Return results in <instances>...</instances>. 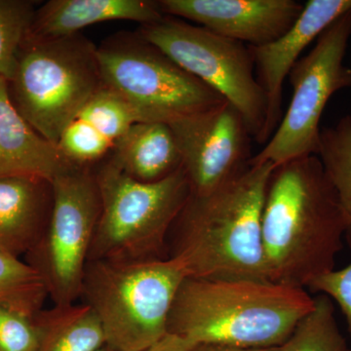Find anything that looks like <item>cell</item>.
<instances>
[{"label":"cell","mask_w":351,"mask_h":351,"mask_svg":"<svg viewBox=\"0 0 351 351\" xmlns=\"http://www.w3.org/2000/svg\"><path fill=\"white\" fill-rule=\"evenodd\" d=\"M57 145L51 144L20 114L0 78V178H38L52 182L73 169Z\"/></svg>","instance_id":"obj_15"},{"label":"cell","mask_w":351,"mask_h":351,"mask_svg":"<svg viewBox=\"0 0 351 351\" xmlns=\"http://www.w3.org/2000/svg\"><path fill=\"white\" fill-rule=\"evenodd\" d=\"M317 156L331 181L346 219L345 239L351 249V115L321 128Z\"/></svg>","instance_id":"obj_20"},{"label":"cell","mask_w":351,"mask_h":351,"mask_svg":"<svg viewBox=\"0 0 351 351\" xmlns=\"http://www.w3.org/2000/svg\"><path fill=\"white\" fill-rule=\"evenodd\" d=\"M165 16L197 23L209 31L249 46L282 36L301 15L295 0H160Z\"/></svg>","instance_id":"obj_12"},{"label":"cell","mask_w":351,"mask_h":351,"mask_svg":"<svg viewBox=\"0 0 351 351\" xmlns=\"http://www.w3.org/2000/svg\"><path fill=\"white\" fill-rule=\"evenodd\" d=\"M191 195H209L249 165L252 136L243 117L226 101L169 122Z\"/></svg>","instance_id":"obj_11"},{"label":"cell","mask_w":351,"mask_h":351,"mask_svg":"<svg viewBox=\"0 0 351 351\" xmlns=\"http://www.w3.org/2000/svg\"><path fill=\"white\" fill-rule=\"evenodd\" d=\"M38 351H96L106 345L96 314L85 304H54L34 316Z\"/></svg>","instance_id":"obj_19"},{"label":"cell","mask_w":351,"mask_h":351,"mask_svg":"<svg viewBox=\"0 0 351 351\" xmlns=\"http://www.w3.org/2000/svg\"><path fill=\"white\" fill-rule=\"evenodd\" d=\"M307 292L327 295L336 302L345 316L351 338V263L315 277L306 286Z\"/></svg>","instance_id":"obj_25"},{"label":"cell","mask_w":351,"mask_h":351,"mask_svg":"<svg viewBox=\"0 0 351 351\" xmlns=\"http://www.w3.org/2000/svg\"><path fill=\"white\" fill-rule=\"evenodd\" d=\"M189 348L184 339L168 332L160 341L143 351H189Z\"/></svg>","instance_id":"obj_26"},{"label":"cell","mask_w":351,"mask_h":351,"mask_svg":"<svg viewBox=\"0 0 351 351\" xmlns=\"http://www.w3.org/2000/svg\"><path fill=\"white\" fill-rule=\"evenodd\" d=\"M164 16L158 1L151 0H50L36 9L27 38H66L89 25L110 21L149 25Z\"/></svg>","instance_id":"obj_17"},{"label":"cell","mask_w":351,"mask_h":351,"mask_svg":"<svg viewBox=\"0 0 351 351\" xmlns=\"http://www.w3.org/2000/svg\"><path fill=\"white\" fill-rule=\"evenodd\" d=\"M138 34L230 104L263 144L267 103L249 46L170 16L141 25Z\"/></svg>","instance_id":"obj_8"},{"label":"cell","mask_w":351,"mask_h":351,"mask_svg":"<svg viewBox=\"0 0 351 351\" xmlns=\"http://www.w3.org/2000/svg\"><path fill=\"white\" fill-rule=\"evenodd\" d=\"M52 201L50 182L0 178V251L20 258L32 250L49 221Z\"/></svg>","instance_id":"obj_16"},{"label":"cell","mask_w":351,"mask_h":351,"mask_svg":"<svg viewBox=\"0 0 351 351\" xmlns=\"http://www.w3.org/2000/svg\"><path fill=\"white\" fill-rule=\"evenodd\" d=\"M346 219L317 156L274 166L262 214L267 278L306 289L335 269L343 247Z\"/></svg>","instance_id":"obj_1"},{"label":"cell","mask_w":351,"mask_h":351,"mask_svg":"<svg viewBox=\"0 0 351 351\" xmlns=\"http://www.w3.org/2000/svg\"><path fill=\"white\" fill-rule=\"evenodd\" d=\"M348 351H351V350H348Z\"/></svg>","instance_id":"obj_29"},{"label":"cell","mask_w":351,"mask_h":351,"mask_svg":"<svg viewBox=\"0 0 351 351\" xmlns=\"http://www.w3.org/2000/svg\"><path fill=\"white\" fill-rule=\"evenodd\" d=\"M96 351H117V350H113V348H110V346L105 345L104 346H101V348H99V350H96Z\"/></svg>","instance_id":"obj_28"},{"label":"cell","mask_w":351,"mask_h":351,"mask_svg":"<svg viewBox=\"0 0 351 351\" xmlns=\"http://www.w3.org/2000/svg\"><path fill=\"white\" fill-rule=\"evenodd\" d=\"M351 10V0H309L294 25L265 45L249 46L256 77L267 103L263 144H267L282 119L283 84L301 54L338 18Z\"/></svg>","instance_id":"obj_13"},{"label":"cell","mask_w":351,"mask_h":351,"mask_svg":"<svg viewBox=\"0 0 351 351\" xmlns=\"http://www.w3.org/2000/svg\"><path fill=\"white\" fill-rule=\"evenodd\" d=\"M137 122L141 121L135 110L119 95L101 86L69 121L57 147L73 167L93 169Z\"/></svg>","instance_id":"obj_14"},{"label":"cell","mask_w":351,"mask_h":351,"mask_svg":"<svg viewBox=\"0 0 351 351\" xmlns=\"http://www.w3.org/2000/svg\"><path fill=\"white\" fill-rule=\"evenodd\" d=\"M49 221L25 262L38 271L54 304L80 299L101 210L94 169L73 168L52 182Z\"/></svg>","instance_id":"obj_10"},{"label":"cell","mask_w":351,"mask_h":351,"mask_svg":"<svg viewBox=\"0 0 351 351\" xmlns=\"http://www.w3.org/2000/svg\"><path fill=\"white\" fill-rule=\"evenodd\" d=\"M94 173L101 210L88 261L167 258L171 228L191 195L182 167L156 182L136 181L108 159Z\"/></svg>","instance_id":"obj_5"},{"label":"cell","mask_w":351,"mask_h":351,"mask_svg":"<svg viewBox=\"0 0 351 351\" xmlns=\"http://www.w3.org/2000/svg\"><path fill=\"white\" fill-rule=\"evenodd\" d=\"M314 304L306 289L270 281L186 277L171 308L168 332L191 348H276Z\"/></svg>","instance_id":"obj_3"},{"label":"cell","mask_w":351,"mask_h":351,"mask_svg":"<svg viewBox=\"0 0 351 351\" xmlns=\"http://www.w3.org/2000/svg\"><path fill=\"white\" fill-rule=\"evenodd\" d=\"M14 107L51 144L101 86L97 46L82 34L27 38L7 82Z\"/></svg>","instance_id":"obj_6"},{"label":"cell","mask_w":351,"mask_h":351,"mask_svg":"<svg viewBox=\"0 0 351 351\" xmlns=\"http://www.w3.org/2000/svg\"><path fill=\"white\" fill-rule=\"evenodd\" d=\"M313 311L302 318L279 351H348L335 316L334 302L318 295Z\"/></svg>","instance_id":"obj_21"},{"label":"cell","mask_w":351,"mask_h":351,"mask_svg":"<svg viewBox=\"0 0 351 351\" xmlns=\"http://www.w3.org/2000/svg\"><path fill=\"white\" fill-rule=\"evenodd\" d=\"M108 160L132 179L156 182L182 168L174 133L165 122H137L115 144Z\"/></svg>","instance_id":"obj_18"},{"label":"cell","mask_w":351,"mask_h":351,"mask_svg":"<svg viewBox=\"0 0 351 351\" xmlns=\"http://www.w3.org/2000/svg\"><path fill=\"white\" fill-rule=\"evenodd\" d=\"M36 2L0 0V78L12 77L18 53L27 38L36 14Z\"/></svg>","instance_id":"obj_23"},{"label":"cell","mask_w":351,"mask_h":351,"mask_svg":"<svg viewBox=\"0 0 351 351\" xmlns=\"http://www.w3.org/2000/svg\"><path fill=\"white\" fill-rule=\"evenodd\" d=\"M351 38V10L335 21L316 39L306 56L289 73L293 88L287 112L262 151L252 157V165L274 166L309 156H317L323 112L332 95L351 87V69L345 57Z\"/></svg>","instance_id":"obj_9"},{"label":"cell","mask_w":351,"mask_h":351,"mask_svg":"<svg viewBox=\"0 0 351 351\" xmlns=\"http://www.w3.org/2000/svg\"><path fill=\"white\" fill-rule=\"evenodd\" d=\"M189 351H279V346L276 348H244L237 346L213 345V343H202L189 348Z\"/></svg>","instance_id":"obj_27"},{"label":"cell","mask_w":351,"mask_h":351,"mask_svg":"<svg viewBox=\"0 0 351 351\" xmlns=\"http://www.w3.org/2000/svg\"><path fill=\"white\" fill-rule=\"evenodd\" d=\"M186 277L171 258L88 261L80 300L100 321L106 345L143 351L168 334L171 308Z\"/></svg>","instance_id":"obj_4"},{"label":"cell","mask_w":351,"mask_h":351,"mask_svg":"<svg viewBox=\"0 0 351 351\" xmlns=\"http://www.w3.org/2000/svg\"><path fill=\"white\" fill-rule=\"evenodd\" d=\"M103 86L119 95L141 122H165L223 105L218 93L138 34L97 46Z\"/></svg>","instance_id":"obj_7"},{"label":"cell","mask_w":351,"mask_h":351,"mask_svg":"<svg viewBox=\"0 0 351 351\" xmlns=\"http://www.w3.org/2000/svg\"><path fill=\"white\" fill-rule=\"evenodd\" d=\"M48 298L43 279L34 267L0 251V304L34 317Z\"/></svg>","instance_id":"obj_22"},{"label":"cell","mask_w":351,"mask_h":351,"mask_svg":"<svg viewBox=\"0 0 351 351\" xmlns=\"http://www.w3.org/2000/svg\"><path fill=\"white\" fill-rule=\"evenodd\" d=\"M274 164H249L209 195H191L168 237L167 258L186 276L267 280L263 202Z\"/></svg>","instance_id":"obj_2"},{"label":"cell","mask_w":351,"mask_h":351,"mask_svg":"<svg viewBox=\"0 0 351 351\" xmlns=\"http://www.w3.org/2000/svg\"><path fill=\"white\" fill-rule=\"evenodd\" d=\"M34 317L0 304V351H38Z\"/></svg>","instance_id":"obj_24"}]
</instances>
